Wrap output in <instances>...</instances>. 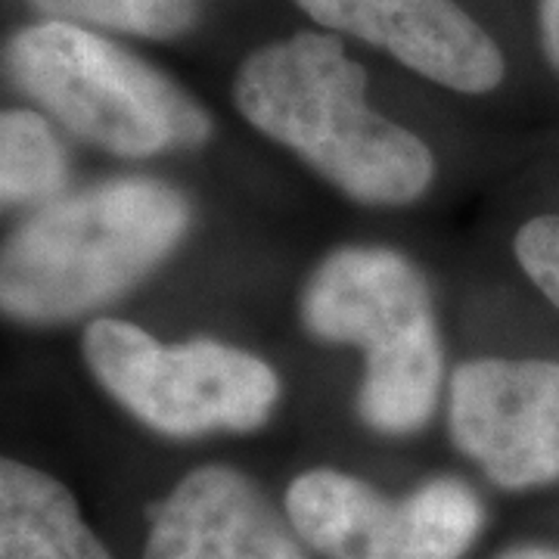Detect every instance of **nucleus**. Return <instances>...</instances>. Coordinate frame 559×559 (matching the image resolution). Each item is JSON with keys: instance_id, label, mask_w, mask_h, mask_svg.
<instances>
[{"instance_id": "nucleus-5", "label": "nucleus", "mask_w": 559, "mask_h": 559, "mask_svg": "<svg viewBox=\"0 0 559 559\" xmlns=\"http://www.w3.org/2000/svg\"><path fill=\"white\" fill-rule=\"evenodd\" d=\"M81 358L124 414L165 439L255 432L283 395L277 370L240 345L162 342L119 318L84 326Z\"/></svg>"}, {"instance_id": "nucleus-15", "label": "nucleus", "mask_w": 559, "mask_h": 559, "mask_svg": "<svg viewBox=\"0 0 559 559\" xmlns=\"http://www.w3.org/2000/svg\"><path fill=\"white\" fill-rule=\"evenodd\" d=\"M495 559H559V547H550V544H513V547H503Z\"/></svg>"}, {"instance_id": "nucleus-7", "label": "nucleus", "mask_w": 559, "mask_h": 559, "mask_svg": "<svg viewBox=\"0 0 559 559\" xmlns=\"http://www.w3.org/2000/svg\"><path fill=\"white\" fill-rule=\"evenodd\" d=\"M448 429L503 491L559 481V360L469 358L448 380Z\"/></svg>"}, {"instance_id": "nucleus-13", "label": "nucleus", "mask_w": 559, "mask_h": 559, "mask_svg": "<svg viewBox=\"0 0 559 559\" xmlns=\"http://www.w3.org/2000/svg\"><path fill=\"white\" fill-rule=\"evenodd\" d=\"M522 274L559 311V215H535L513 237Z\"/></svg>"}, {"instance_id": "nucleus-6", "label": "nucleus", "mask_w": 559, "mask_h": 559, "mask_svg": "<svg viewBox=\"0 0 559 559\" xmlns=\"http://www.w3.org/2000/svg\"><path fill=\"white\" fill-rule=\"evenodd\" d=\"M283 510L323 559H463L485 528L479 491L457 476L389 498L345 469L318 466L289 481Z\"/></svg>"}, {"instance_id": "nucleus-1", "label": "nucleus", "mask_w": 559, "mask_h": 559, "mask_svg": "<svg viewBox=\"0 0 559 559\" xmlns=\"http://www.w3.org/2000/svg\"><path fill=\"white\" fill-rule=\"evenodd\" d=\"M234 106L259 134L370 209L423 200L439 171L426 140L367 103V72L326 32L255 47L234 75Z\"/></svg>"}, {"instance_id": "nucleus-8", "label": "nucleus", "mask_w": 559, "mask_h": 559, "mask_svg": "<svg viewBox=\"0 0 559 559\" xmlns=\"http://www.w3.org/2000/svg\"><path fill=\"white\" fill-rule=\"evenodd\" d=\"M333 35L385 50L404 69L457 94L495 91L507 62L498 40L457 0H296Z\"/></svg>"}, {"instance_id": "nucleus-9", "label": "nucleus", "mask_w": 559, "mask_h": 559, "mask_svg": "<svg viewBox=\"0 0 559 559\" xmlns=\"http://www.w3.org/2000/svg\"><path fill=\"white\" fill-rule=\"evenodd\" d=\"M289 513L237 466L190 469L162 500L143 559H311Z\"/></svg>"}, {"instance_id": "nucleus-10", "label": "nucleus", "mask_w": 559, "mask_h": 559, "mask_svg": "<svg viewBox=\"0 0 559 559\" xmlns=\"http://www.w3.org/2000/svg\"><path fill=\"white\" fill-rule=\"evenodd\" d=\"M0 559H112L79 498L47 469L0 463Z\"/></svg>"}, {"instance_id": "nucleus-3", "label": "nucleus", "mask_w": 559, "mask_h": 559, "mask_svg": "<svg viewBox=\"0 0 559 559\" xmlns=\"http://www.w3.org/2000/svg\"><path fill=\"white\" fill-rule=\"evenodd\" d=\"M301 323L318 342L364 355L358 417L367 429L404 439L439 407L444 345L429 283L389 246H342L301 289Z\"/></svg>"}, {"instance_id": "nucleus-11", "label": "nucleus", "mask_w": 559, "mask_h": 559, "mask_svg": "<svg viewBox=\"0 0 559 559\" xmlns=\"http://www.w3.org/2000/svg\"><path fill=\"white\" fill-rule=\"evenodd\" d=\"M69 183V153L50 121L35 109H7L0 119L3 209H44Z\"/></svg>"}, {"instance_id": "nucleus-14", "label": "nucleus", "mask_w": 559, "mask_h": 559, "mask_svg": "<svg viewBox=\"0 0 559 559\" xmlns=\"http://www.w3.org/2000/svg\"><path fill=\"white\" fill-rule=\"evenodd\" d=\"M538 35L544 57L559 72V0H538Z\"/></svg>"}, {"instance_id": "nucleus-4", "label": "nucleus", "mask_w": 559, "mask_h": 559, "mask_svg": "<svg viewBox=\"0 0 559 559\" xmlns=\"http://www.w3.org/2000/svg\"><path fill=\"white\" fill-rule=\"evenodd\" d=\"M10 81L69 134L119 159L200 150L212 119L178 81L94 28L44 20L3 47Z\"/></svg>"}, {"instance_id": "nucleus-2", "label": "nucleus", "mask_w": 559, "mask_h": 559, "mask_svg": "<svg viewBox=\"0 0 559 559\" xmlns=\"http://www.w3.org/2000/svg\"><path fill=\"white\" fill-rule=\"evenodd\" d=\"M193 209L159 178H109L35 209L3 242L0 308L16 323L87 318L131 293L190 234Z\"/></svg>"}, {"instance_id": "nucleus-12", "label": "nucleus", "mask_w": 559, "mask_h": 559, "mask_svg": "<svg viewBox=\"0 0 559 559\" xmlns=\"http://www.w3.org/2000/svg\"><path fill=\"white\" fill-rule=\"evenodd\" d=\"M47 20L171 40L193 28L197 0H28Z\"/></svg>"}]
</instances>
